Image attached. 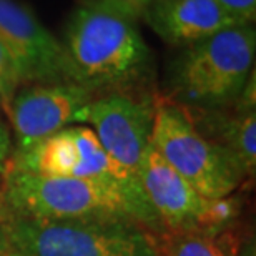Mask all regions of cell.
I'll return each mask as SVG.
<instances>
[{
  "instance_id": "6da1fadb",
  "label": "cell",
  "mask_w": 256,
  "mask_h": 256,
  "mask_svg": "<svg viewBox=\"0 0 256 256\" xmlns=\"http://www.w3.org/2000/svg\"><path fill=\"white\" fill-rule=\"evenodd\" d=\"M64 47L75 84L95 95L135 92L152 70V50L135 22L82 4L66 22Z\"/></svg>"
},
{
  "instance_id": "7a4b0ae2",
  "label": "cell",
  "mask_w": 256,
  "mask_h": 256,
  "mask_svg": "<svg viewBox=\"0 0 256 256\" xmlns=\"http://www.w3.org/2000/svg\"><path fill=\"white\" fill-rule=\"evenodd\" d=\"M0 256H158L155 238L124 220H37L5 214Z\"/></svg>"
},
{
  "instance_id": "3957f363",
  "label": "cell",
  "mask_w": 256,
  "mask_h": 256,
  "mask_svg": "<svg viewBox=\"0 0 256 256\" xmlns=\"http://www.w3.org/2000/svg\"><path fill=\"white\" fill-rule=\"evenodd\" d=\"M256 32L233 27L188 45L172 65L176 104L190 108H224L238 100L253 74Z\"/></svg>"
},
{
  "instance_id": "277c9868",
  "label": "cell",
  "mask_w": 256,
  "mask_h": 256,
  "mask_svg": "<svg viewBox=\"0 0 256 256\" xmlns=\"http://www.w3.org/2000/svg\"><path fill=\"white\" fill-rule=\"evenodd\" d=\"M2 175L5 214L37 220H124L136 223L125 200L96 182L47 176L10 163L5 165Z\"/></svg>"
},
{
  "instance_id": "5b68a950",
  "label": "cell",
  "mask_w": 256,
  "mask_h": 256,
  "mask_svg": "<svg viewBox=\"0 0 256 256\" xmlns=\"http://www.w3.org/2000/svg\"><path fill=\"white\" fill-rule=\"evenodd\" d=\"M152 145L202 196H230L243 180L226 153L204 138L175 102L155 104Z\"/></svg>"
},
{
  "instance_id": "8992f818",
  "label": "cell",
  "mask_w": 256,
  "mask_h": 256,
  "mask_svg": "<svg viewBox=\"0 0 256 256\" xmlns=\"http://www.w3.org/2000/svg\"><path fill=\"white\" fill-rule=\"evenodd\" d=\"M0 42L12 57L22 84H75L64 42L17 0H0Z\"/></svg>"
},
{
  "instance_id": "52a82bcc",
  "label": "cell",
  "mask_w": 256,
  "mask_h": 256,
  "mask_svg": "<svg viewBox=\"0 0 256 256\" xmlns=\"http://www.w3.org/2000/svg\"><path fill=\"white\" fill-rule=\"evenodd\" d=\"M155 104L133 92L96 95L84 112L82 124H90L100 145L115 160L138 176L148 145L152 143Z\"/></svg>"
},
{
  "instance_id": "ba28073f",
  "label": "cell",
  "mask_w": 256,
  "mask_h": 256,
  "mask_svg": "<svg viewBox=\"0 0 256 256\" xmlns=\"http://www.w3.org/2000/svg\"><path fill=\"white\" fill-rule=\"evenodd\" d=\"M95 96L94 92L72 82L20 88L7 115L17 143L14 155L28 152L70 124H82L84 112Z\"/></svg>"
},
{
  "instance_id": "9c48e42d",
  "label": "cell",
  "mask_w": 256,
  "mask_h": 256,
  "mask_svg": "<svg viewBox=\"0 0 256 256\" xmlns=\"http://www.w3.org/2000/svg\"><path fill=\"white\" fill-rule=\"evenodd\" d=\"M138 180L165 232L203 233L210 200L178 175L152 143L143 155Z\"/></svg>"
},
{
  "instance_id": "30bf717a",
  "label": "cell",
  "mask_w": 256,
  "mask_h": 256,
  "mask_svg": "<svg viewBox=\"0 0 256 256\" xmlns=\"http://www.w3.org/2000/svg\"><path fill=\"white\" fill-rule=\"evenodd\" d=\"M143 18L162 40L178 47L198 44L226 28L242 27L216 0H153Z\"/></svg>"
},
{
  "instance_id": "8fae6325",
  "label": "cell",
  "mask_w": 256,
  "mask_h": 256,
  "mask_svg": "<svg viewBox=\"0 0 256 256\" xmlns=\"http://www.w3.org/2000/svg\"><path fill=\"white\" fill-rule=\"evenodd\" d=\"M182 106V105H180ZM193 126L232 158L244 178L256 170V112L182 106Z\"/></svg>"
},
{
  "instance_id": "7c38bea8",
  "label": "cell",
  "mask_w": 256,
  "mask_h": 256,
  "mask_svg": "<svg viewBox=\"0 0 256 256\" xmlns=\"http://www.w3.org/2000/svg\"><path fill=\"white\" fill-rule=\"evenodd\" d=\"M153 238L158 256H226L213 238L200 233L165 232Z\"/></svg>"
},
{
  "instance_id": "4fadbf2b",
  "label": "cell",
  "mask_w": 256,
  "mask_h": 256,
  "mask_svg": "<svg viewBox=\"0 0 256 256\" xmlns=\"http://www.w3.org/2000/svg\"><path fill=\"white\" fill-rule=\"evenodd\" d=\"M20 85H22V78H20L17 66L0 42V106L7 115L14 96L20 90Z\"/></svg>"
},
{
  "instance_id": "5bb4252c",
  "label": "cell",
  "mask_w": 256,
  "mask_h": 256,
  "mask_svg": "<svg viewBox=\"0 0 256 256\" xmlns=\"http://www.w3.org/2000/svg\"><path fill=\"white\" fill-rule=\"evenodd\" d=\"M152 2L153 0H80L82 5L105 10V12L118 15V17L135 24L136 20L143 17V14L146 12L148 5Z\"/></svg>"
},
{
  "instance_id": "9a60e30c",
  "label": "cell",
  "mask_w": 256,
  "mask_h": 256,
  "mask_svg": "<svg viewBox=\"0 0 256 256\" xmlns=\"http://www.w3.org/2000/svg\"><path fill=\"white\" fill-rule=\"evenodd\" d=\"M224 12L242 27H252L256 18V0H216Z\"/></svg>"
},
{
  "instance_id": "2e32d148",
  "label": "cell",
  "mask_w": 256,
  "mask_h": 256,
  "mask_svg": "<svg viewBox=\"0 0 256 256\" xmlns=\"http://www.w3.org/2000/svg\"><path fill=\"white\" fill-rule=\"evenodd\" d=\"M8 148H10V143H8V135H7V130L0 120V175L4 173L5 170V165L8 162Z\"/></svg>"
},
{
  "instance_id": "e0dca14e",
  "label": "cell",
  "mask_w": 256,
  "mask_h": 256,
  "mask_svg": "<svg viewBox=\"0 0 256 256\" xmlns=\"http://www.w3.org/2000/svg\"><path fill=\"white\" fill-rule=\"evenodd\" d=\"M5 216V208H4V198H2V182H0V222Z\"/></svg>"
}]
</instances>
